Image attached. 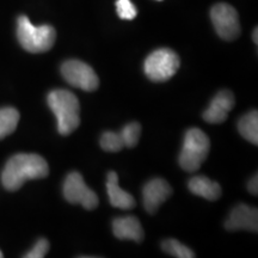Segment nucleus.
<instances>
[{"mask_svg":"<svg viewBox=\"0 0 258 258\" xmlns=\"http://www.w3.org/2000/svg\"><path fill=\"white\" fill-rule=\"evenodd\" d=\"M49 173L47 161L38 154H16L6 163L2 175L3 185L10 191L18 190L29 179L44 178Z\"/></svg>","mask_w":258,"mask_h":258,"instance_id":"nucleus-1","label":"nucleus"},{"mask_svg":"<svg viewBox=\"0 0 258 258\" xmlns=\"http://www.w3.org/2000/svg\"><path fill=\"white\" fill-rule=\"evenodd\" d=\"M48 105L57 120L61 135H70L80 124V105L77 96L67 90H54L48 95Z\"/></svg>","mask_w":258,"mask_h":258,"instance_id":"nucleus-2","label":"nucleus"},{"mask_svg":"<svg viewBox=\"0 0 258 258\" xmlns=\"http://www.w3.org/2000/svg\"><path fill=\"white\" fill-rule=\"evenodd\" d=\"M17 37L25 50L30 53H44L55 43L56 32L50 25L36 27L28 17L21 16L17 21Z\"/></svg>","mask_w":258,"mask_h":258,"instance_id":"nucleus-3","label":"nucleus"},{"mask_svg":"<svg viewBox=\"0 0 258 258\" xmlns=\"http://www.w3.org/2000/svg\"><path fill=\"white\" fill-rule=\"evenodd\" d=\"M211 141L201 129L190 128L185 133L184 143L179 154V165L186 172L198 171L207 159Z\"/></svg>","mask_w":258,"mask_h":258,"instance_id":"nucleus-4","label":"nucleus"},{"mask_svg":"<svg viewBox=\"0 0 258 258\" xmlns=\"http://www.w3.org/2000/svg\"><path fill=\"white\" fill-rule=\"evenodd\" d=\"M179 63V57L175 51L161 48L151 53L145 60V74L152 82H166L175 76Z\"/></svg>","mask_w":258,"mask_h":258,"instance_id":"nucleus-5","label":"nucleus"},{"mask_svg":"<svg viewBox=\"0 0 258 258\" xmlns=\"http://www.w3.org/2000/svg\"><path fill=\"white\" fill-rule=\"evenodd\" d=\"M61 74L70 85L84 91H95L99 86V79L88 63L80 60H67L61 66Z\"/></svg>","mask_w":258,"mask_h":258,"instance_id":"nucleus-6","label":"nucleus"},{"mask_svg":"<svg viewBox=\"0 0 258 258\" xmlns=\"http://www.w3.org/2000/svg\"><path fill=\"white\" fill-rule=\"evenodd\" d=\"M211 18L215 30L222 40L233 41L240 35L239 16L233 6L225 3L214 5L211 11Z\"/></svg>","mask_w":258,"mask_h":258,"instance_id":"nucleus-7","label":"nucleus"},{"mask_svg":"<svg viewBox=\"0 0 258 258\" xmlns=\"http://www.w3.org/2000/svg\"><path fill=\"white\" fill-rule=\"evenodd\" d=\"M63 196L70 203L82 205L88 211H92L98 206L96 192L86 185L79 172H71L63 183Z\"/></svg>","mask_w":258,"mask_h":258,"instance_id":"nucleus-8","label":"nucleus"},{"mask_svg":"<svg viewBox=\"0 0 258 258\" xmlns=\"http://www.w3.org/2000/svg\"><path fill=\"white\" fill-rule=\"evenodd\" d=\"M171 195H172V189L165 179H151L145 184L143 189L145 211L150 214H154Z\"/></svg>","mask_w":258,"mask_h":258,"instance_id":"nucleus-9","label":"nucleus"},{"mask_svg":"<svg viewBox=\"0 0 258 258\" xmlns=\"http://www.w3.org/2000/svg\"><path fill=\"white\" fill-rule=\"evenodd\" d=\"M227 231H258V211L246 205H238L232 209L227 220L225 221Z\"/></svg>","mask_w":258,"mask_h":258,"instance_id":"nucleus-10","label":"nucleus"},{"mask_svg":"<svg viewBox=\"0 0 258 258\" xmlns=\"http://www.w3.org/2000/svg\"><path fill=\"white\" fill-rule=\"evenodd\" d=\"M235 104L233 93L228 90H221L212 99L211 104L203 112V120L208 123H222L227 120L230 112Z\"/></svg>","mask_w":258,"mask_h":258,"instance_id":"nucleus-11","label":"nucleus"},{"mask_svg":"<svg viewBox=\"0 0 258 258\" xmlns=\"http://www.w3.org/2000/svg\"><path fill=\"white\" fill-rule=\"evenodd\" d=\"M112 232L118 239H129L140 243L144 239V230L135 217L117 218L112 221Z\"/></svg>","mask_w":258,"mask_h":258,"instance_id":"nucleus-12","label":"nucleus"},{"mask_svg":"<svg viewBox=\"0 0 258 258\" xmlns=\"http://www.w3.org/2000/svg\"><path fill=\"white\" fill-rule=\"evenodd\" d=\"M106 191H108L109 201H110L111 206H114V207L123 209V211H128V209L135 207L134 198L131 194L120 188L117 173L114 172V171H110L108 173V178H106Z\"/></svg>","mask_w":258,"mask_h":258,"instance_id":"nucleus-13","label":"nucleus"},{"mask_svg":"<svg viewBox=\"0 0 258 258\" xmlns=\"http://www.w3.org/2000/svg\"><path fill=\"white\" fill-rule=\"evenodd\" d=\"M188 188L192 194L201 196V198L208 200V201H217V200L220 199L222 192L219 183L205 176L192 177L189 180Z\"/></svg>","mask_w":258,"mask_h":258,"instance_id":"nucleus-14","label":"nucleus"},{"mask_svg":"<svg viewBox=\"0 0 258 258\" xmlns=\"http://www.w3.org/2000/svg\"><path fill=\"white\" fill-rule=\"evenodd\" d=\"M238 131L245 140L258 145V112L252 110L244 115L238 122Z\"/></svg>","mask_w":258,"mask_h":258,"instance_id":"nucleus-15","label":"nucleus"},{"mask_svg":"<svg viewBox=\"0 0 258 258\" xmlns=\"http://www.w3.org/2000/svg\"><path fill=\"white\" fill-rule=\"evenodd\" d=\"M19 112L15 108L0 109V139L12 134L17 128Z\"/></svg>","mask_w":258,"mask_h":258,"instance_id":"nucleus-16","label":"nucleus"},{"mask_svg":"<svg viewBox=\"0 0 258 258\" xmlns=\"http://www.w3.org/2000/svg\"><path fill=\"white\" fill-rule=\"evenodd\" d=\"M161 249L164 252L171 254V256L177 258H194L195 257V252L184 244L176 239H167L164 240L161 244Z\"/></svg>","mask_w":258,"mask_h":258,"instance_id":"nucleus-17","label":"nucleus"},{"mask_svg":"<svg viewBox=\"0 0 258 258\" xmlns=\"http://www.w3.org/2000/svg\"><path fill=\"white\" fill-rule=\"evenodd\" d=\"M141 134V125L138 122H132L124 125L123 129L120 132V135L123 141L124 147L133 148L138 145L139 139H140Z\"/></svg>","mask_w":258,"mask_h":258,"instance_id":"nucleus-18","label":"nucleus"},{"mask_svg":"<svg viewBox=\"0 0 258 258\" xmlns=\"http://www.w3.org/2000/svg\"><path fill=\"white\" fill-rule=\"evenodd\" d=\"M99 144L106 152H120L124 147L120 133H115V132H105L101 137Z\"/></svg>","mask_w":258,"mask_h":258,"instance_id":"nucleus-19","label":"nucleus"},{"mask_svg":"<svg viewBox=\"0 0 258 258\" xmlns=\"http://www.w3.org/2000/svg\"><path fill=\"white\" fill-rule=\"evenodd\" d=\"M116 10H117L118 17L124 19V21H132L138 15L137 8L131 0H117L116 2Z\"/></svg>","mask_w":258,"mask_h":258,"instance_id":"nucleus-20","label":"nucleus"},{"mask_svg":"<svg viewBox=\"0 0 258 258\" xmlns=\"http://www.w3.org/2000/svg\"><path fill=\"white\" fill-rule=\"evenodd\" d=\"M49 250V241L47 239H40L34 245V247L25 254V258H43Z\"/></svg>","mask_w":258,"mask_h":258,"instance_id":"nucleus-21","label":"nucleus"},{"mask_svg":"<svg viewBox=\"0 0 258 258\" xmlns=\"http://www.w3.org/2000/svg\"><path fill=\"white\" fill-rule=\"evenodd\" d=\"M247 189H249V191L252 194V195H257V194H258V178H257V175H254L252 178L249 180V183H247Z\"/></svg>","mask_w":258,"mask_h":258,"instance_id":"nucleus-22","label":"nucleus"},{"mask_svg":"<svg viewBox=\"0 0 258 258\" xmlns=\"http://www.w3.org/2000/svg\"><path fill=\"white\" fill-rule=\"evenodd\" d=\"M257 34H258V30H257V28H256V29H254V30H253V32H252V38H253V42H254V43H256V44H257V42H258Z\"/></svg>","mask_w":258,"mask_h":258,"instance_id":"nucleus-23","label":"nucleus"},{"mask_svg":"<svg viewBox=\"0 0 258 258\" xmlns=\"http://www.w3.org/2000/svg\"><path fill=\"white\" fill-rule=\"evenodd\" d=\"M3 257V253H2V251H0V258H2Z\"/></svg>","mask_w":258,"mask_h":258,"instance_id":"nucleus-24","label":"nucleus"}]
</instances>
